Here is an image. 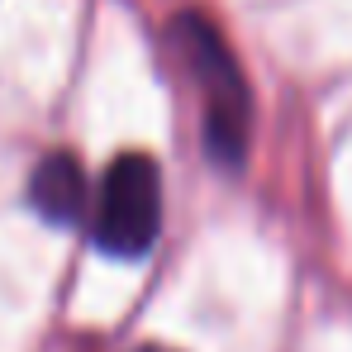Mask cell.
Masks as SVG:
<instances>
[{"instance_id": "3", "label": "cell", "mask_w": 352, "mask_h": 352, "mask_svg": "<svg viewBox=\"0 0 352 352\" xmlns=\"http://www.w3.org/2000/svg\"><path fill=\"white\" fill-rule=\"evenodd\" d=\"M29 200H34V210L43 214V219H53V224H76L81 219V210H86V172H81V162L72 157V153H48L34 176H29Z\"/></svg>"}, {"instance_id": "1", "label": "cell", "mask_w": 352, "mask_h": 352, "mask_svg": "<svg viewBox=\"0 0 352 352\" xmlns=\"http://www.w3.org/2000/svg\"><path fill=\"white\" fill-rule=\"evenodd\" d=\"M172 43L190 72V81L205 96V143H210L214 162L238 167L243 148H248V119H252V96H248L243 67L205 14H176Z\"/></svg>"}, {"instance_id": "2", "label": "cell", "mask_w": 352, "mask_h": 352, "mask_svg": "<svg viewBox=\"0 0 352 352\" xmlns=\"http://www.w3.org/2000/svg\"><path fill=\"white\" fill-rule=\"evenodd\" d=\"M162 234V176L148 153L115 157L91 195V238L110 257H143Z\"/></svg>"}, {"instance_id": "4", "label": "cell", "mask_w": 352, "mask_h": 352, "mask_svg": "<svg viewBox=\"0 0 352 352\" xmlns=\"http://www.w3.org/2000/svg\"><path fill=\"white\" fill-rule=\"evenodd\" d=\"M138 352H172V348H157V343H148V348H138Z\"/></svg>"}]
</instances>
